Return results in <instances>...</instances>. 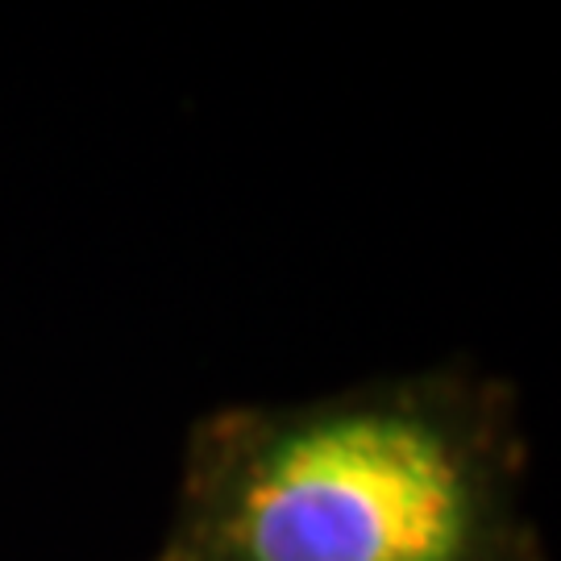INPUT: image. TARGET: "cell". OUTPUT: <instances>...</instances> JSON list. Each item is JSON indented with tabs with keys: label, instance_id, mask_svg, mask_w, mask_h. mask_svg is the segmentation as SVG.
<instances>
[{
	"label": "cell",
	"instance_id": "1",
	"mask_svg": "<svg viewBox=\"0 0 561 561\" xmlns=\"http://www.w3.org/2000/svg\"><path fill=\"white\" fill-rule=\"evenodd\" d=\"M516 387L428 366L187 428L146 561H549L524 507Z\"/></svg>",
	"mask_w": 561,
	"mask_h": 561
}]
</instances>
